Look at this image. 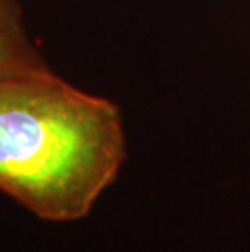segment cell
Returning <instances> with one entry per match:
<instances>
[{
	"label": "cell",
	"mask_w": 250,
	"mask_h": 252,
	"mask_svg": "<svg viewBox=\"0 0 250 252\" xmlns=\"http://www.w3.org/2000/svg\"><path fill=\"white\" fill-rule=\"evenodd\" d=\"M125 158L117 106L42 65L0 73V190L49 221L91 212Z\"/></svg>",
	"instance_id": "obj_1"
},
{
	"label": "cell",
	"mask_w": 250,
	"mask_h": 252,
	"mask_svg": "<svg viewBox=\"0 0 250 252\" xmlns=\"http://www.w3.org/2000/svg\"><path fill=\"white\" fill-rule=\"evenodd\" d=\"M38 65L41 63L31 52L13 10L5 0H0V73L26 70Z\"/></svg>",
	"instance_id": "obj_2"
}]
</instances>
